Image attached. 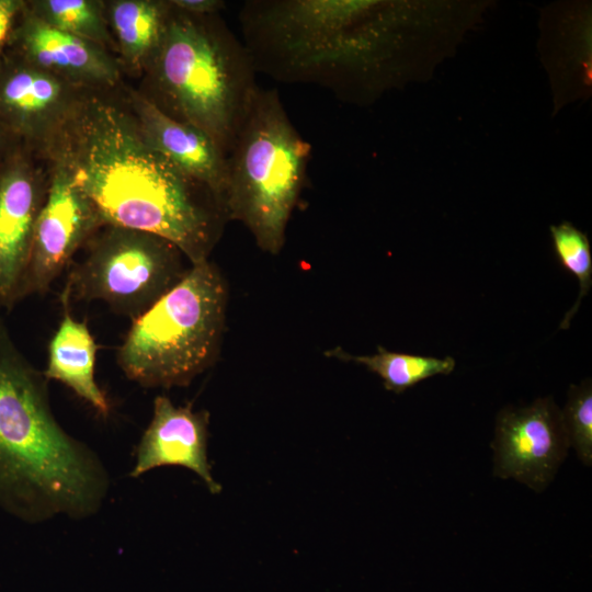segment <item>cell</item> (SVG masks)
<instances>
[{"mask_svg":"<svg viewBox=\"0 0 592 592\" xmlns=\"http://www.w3.org/2000/svg\"><path fill=\"white\" fill-rule=\"evenodd\" d=\"M123 84L89 92L45 160L65 164L105 225L160 236L191 264L209 260L230 221L226 204L152 146Z\"/></svg>","mask_w":592,"mask_h":592,"instance_id":"obj_1","label":"cell"},{"mask_svg":"<svg viewBox=\"0 0 592 592\" xmlns=\"http://www.w3.org/2000/svg\"><path fill=\"white\" fill-rule=\"evenodd\" d=\"M409 5L376 0H247L238 14L257 72L367 103L403 79Z\"/></svg>","mask_w":592,"mask_h":592,"instance_id":"obj_2","label":"cell"},{"mask_svg":"<svg viewBox=\"0 0 592 592\" xmlns=\"http://www.w3.org/2000/svg\"><path fill=\"white\" fill-rule=\"evenodd\" d=\"M48 382L0 317V508L31 524L92 516L110 490L100 457L56 419Z\"/></svg>","mask_w":592,"mask_h":592,"instance_id":"obj_3","label":"cell"},{"mask_svg":"<svg viewBox=\"0 0 592 592\" xmlns=\"http://www.w3.org/2000/svg\"><path fill=\"white\" fill-rule=\"evenodd\" d=\"M171 4L162 41L135 89L170 118L206 133L228 156L259 89L258 72L220 13Z\"/></svg>","mask_w":592,"mask_h":592,"instance_id":"obj_4","label":"cell"},{"mask_svg":"<svg viewBox=\"0 0 592 592\" xmlns=\"http://www.w3.org/2000/svg\"><path fill=\"white\" fill-rule=\"evenodd\" d=\"M228 287L209 260L184 277L132 326L117 348L126 378L145 388L190 385L217 360L226 325Z\"/></svg>","mask_w":592,"mask_h":592,"instance_id":"obj_5","label":"cell"},{"mask_svg":"<svg viewBox=\"0 0 592 592\" xmlns=\"http://www.w3.org/2000/svg\"><path fill=\"white\" fill-rule=\"evenodd\" d=\"M311 146L289 119L275 88L259 87L228 155L226 208L258 247L278 254L306 181Z\"/></svg>","mask_w":592,"mask_h":592,"instance_id":"obj_6","label":"cell"},{"mask_svg":"<svg viewBox=\"0 0 592 592\" xmlns=\"http://www.w3.org/2000/svg\"><path fill=\"white\" fill-rule=\"evenodd\" d=\"M82 250V260L69 265L61 304L102 301L130 321L171 291L191 267L169 240L114 225H104Z\"/></svg>","mask_w":592,"mask_h":592,"instance_id":"obj_7","label":"cell"},{"mask_svg":"<svg viewBox=\"0 0 592 592\" xmlns=\"http://www.w3.org/2000/svg\"><path fill=\"white\" fill-rule=\"evenodd\" d=\"M48 186L46 160L13 145L0 161V308L7 311L26 298L33 240Z\"/></svg>","mask_w":592,"mask_h":592,"instance_id":"obj_8","label":"cell"},{"mask_svg":"<svg viewBox=\"0 0 592 592\" xmlns=\"http://www.w3.org/2000/svg\"><path fill=\"white\" fill-rule=\"evenodd\" d=\"M89 92L5 52L0 59V129L45 160Z\"/></svg>","mask_w":592,"mask_h":592,"instance_id":"obj_9","label":"cell"},{"mask_svg":"<svg viewBox=\"0 0 592 592\" xmlns=\"http://www.w3.org/2000/svg\"><path fill=\"white\" fill-rule=\"evenodd\" d=\"M46 162L49 186L36 224L25 284L26 298L45 295L71 264L75 254L105 225L65 164L56 159Z\"/></svg>","mask_w":592,"mask_h":592,"instance_id":"obj_10","label":"cell"},{"mask_svg":"<svg viewBox=\"0 0 592 592\" xmlns=\"http://www.w3.org/2000/svg\"><path fill=\"white\" fill-rule=\"evenodd\" d=\"M491 447L494 476L544 491L569 448L561 410L551 397L539 398L525 408L502 409Z\"/></svg>","mask_w":592,"mask_h":592,"instance_id":"obj_11","label":"cell"},{"mask_svg":"<svg viewBox=\"0 0 592 592\" xmlns=\"http://www.w3.org/2000/svg\"><path fill=\"white\" fill-rule=\"evenodd\" d=\"M8 53L89 91L118 89L124 75L116 56L102 46L52 27L25 7L13 29Z\"/></svg>","mask_w":592,"mask_h":592,"instance_id":"obj_12","label":"cell"},{"mask_svg":"<svg viewBox=\"0 0 592 592\" xmlns=\"http://www.w3.org/2000/svg\"><path fill=\"white\" fill-rule=\"evenodd\" d=\"M208 424L207 411H195L191 405L178 407L167 396H157L129 476L138 478L158 467L180 466L195 473L212 493H219L221 486L214 479L207 457Z\"/></svg>","mask_w":592,"mask_h":592,"instance_id":"obj_13","label":"cell"},{"mask_svg":"<svg viewBox=\"0 0 592 592\" xmlns=\"http://www.w3.org/2000/svg\"><path fill=\"white\" fill-rule=\"evenodd\" d=\"M125 99L152 146L183 173L208 186L225 204L228 156L203 130L174 121L123 84Z\"/></svg>","mask_w":592,"mask_h":592,"instance_id":"obj_14","label":"cell"},{"mask_svg":"<svg viewBox=\"0 0 592 592\" xmlns=\"http://www.w3.org/2000/svg\"><path fill=\"white\" fill-rule=\"evenodd\" d=\"M62 307L61 320L48 343L44 375L48 380L64 384L101 415L107 417L111 405L95 379L99 346L87 322L73 318L68 304Z\"/></svg>","mask_w":592,"mask_h":592,"instance_id":"obj_15","label":"cell"},{"mask_svg":"<svg viewBox=\"0 0 592 592\" xmlns=\"http://www.w3.org/2000/svg\"><path fill=\"white\" fill-rule=\"evenodd\" d=\"M104 8L123 75L140 79L162 41L171 1L104 0Z\"/></svg>","mask_w":592,"mask_h":592,"instance_id":"obj_16","label":"cell"},{"mask_svg":"<svg viewBox=\"0 0 592 592\" xmlns=\"http://www.w3.org/2000/svg\"><path fill=\"white\" fill-rule=\"evenodd\" d=\"M326 355L364 365L383 379L387 390L395 394H401L435 375H448L455 367V360L451 356L437 358L390 352L380 345L377 353L372 355H353L339 346L326 352Z\"/></svg>","mask_w":592,"mask_h":592,"instance_id":"obj_17","label":"cell"},{"mask_svg":"<svg viewBox=\"0 0 592 592\" xmlns=\"http://www.w3.org/2000/svg\"><path fill=\"white\" fill-rule=\"evenodd\" d=\"M25 7L47 25L98 44L116 56L104 0H25Z\"/></svg>","mask_w":592,"mask_h":592,"instance_id":"obj_18","label":"cell"},{"mask_svg":"<svg viewBox=\"0 0 592 592\" xmlns=\"http://www.w3.org/2000/svg\"><path fill=\"white\" fill-rule=\"evenodd\" d=\"M550 235L558 262L566 271L577 277L580 286L577 301L560 323L561 329H568L570 319L578 310L582 298L589 293L592 285L590 242L587 235L569 221L550 226Z\"/></svg>","mask_w":592,"mask_h":592,"instance_id":"obj_19","label":"cell"},{"mask_svg":"<svg viewBox=\"0 0 592 592\" xmlns=\"http://www.w3.org/2000/svg\"><path fill=\"white\" fill-rule=\"evenodd\" d=\"M562 413L569 447L585 466L592 464V385L591 379L571 385Z\"/></svg>","mask_w":592,"mask_h":592,"instance_id":"obj_20","label":"cell"},{"mask_svg":"<svg viewBox=\"0 0 592 592\" xmlns=\"http://www.w3.org/2000/svg\"><path fill=\"white\" fill-rule=\"evenodd\" d=\"M25 0H0V59L5 54Z\"/></svg>","mask_w":592,"mask_h":592,"instance_id":"obj_21","label":"cell"},{"mask_svg":"<svg viewBox=\"0 0 592 592\" xmlns=\"http://www.w3.org/2000/svg\"><path fill=\"white\" fill-rule=\"evenodd\" d=\"M172 3L183 11L194 14H215L226 7L221 0H171Z\"/></svg>","mask_w":592,"mask_h":592,"instance_id":"obj_22","label":"cell"},{"mask_svg":"<svg viewBox=\"0 0 592 592\" xmlns=\"http://www.w3.org/2000/svg\"><path fill=\"white\" fill-rule=\"evenodd\" d=\"M15 145L1 129H0V161L10 150V148Z\"/></svg>","mask_w":592,"mask_h":592,"instance_id":"obj_23","label":"cell"}]
</instances>
